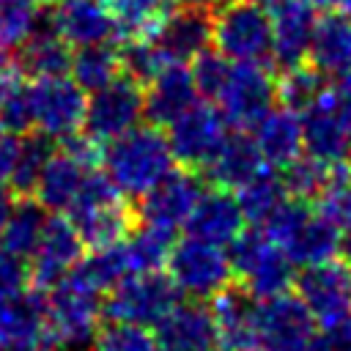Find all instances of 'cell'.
Wrapping results in <instances>:
<instances>
[{
	"label": "cell",
	"mask_w": 351,
	"mask_h": 351,
	"mask_svg": "<svg viewBox=\"0 0 351 351\" xmlns=\"http://www.w3.org/2000/svg\"><path fill=\"white\" fill-rule=\"evenodd\" d=\"M66 217L88 247L118 244L132 233V211L126 208L123 195L99 170H90L85 176L82 189Z\"/></svg>",
	"instance_id": "277c9868"
},
{
	"label": "cell",
	"mask_w": 351,
	"mask_h": 351,
	"mask_svg": "<svg viewBox=\"0 0 351 351\" xmlns=\"http://www.w3.org/2000/svg\"><path fill=\"white\" fill-rule=\"evenodd\" d=\"M167 63H192L211 47V14L206 8L173 11L154 36Z\"/></svg>",
	"instance_id": "484cf974"
},
{
	"label": "cell",
	"mask_w": 351,
	"mask_h": 351,
	"mask_svg": "<svg viewBox=\"0 0 351 351\" xmlns=\"http://www.w3.org/2000/svg\"><path fill=\"white\" fill-rule=\"evenodd\" d=\"M302 3H307V5H313V8H315V5H326V0H302Z\"/></svg>",
	"instance_id": "816d5d0a"
},
{
	"label": "cell",
	"mask_w": 351,
	"mask_h": 351,
	"mask_svg": "<svg viewBox=\"0 0 351 351\" xmlns=\"http://www.w3.org/2000/svg\"><path fill=\"white\" fill-rule=\"evenodd\" d=\"M206 351H228V348H225V346H219V343H214V346H211V348H206Z\"/></svg>",
	"instance_id": "f5cc1de1"
},
{
	"label": "cell",
	"mask_w": 351,
	"mask_h": 351,
	"mask_svg": "<svg viewBox=\"0 0 351 351\" xmlns=\"http://www.w3.org/2000/svg\"><path fill=\"white\" fill-rule=\"evenodd\" d=\"M263 170H271V167L263 165L258 148L252 145V140L247 134H228L225 145L219 148V154L206 167L211 184L230 189V192L241 189L247 181H252Z\"/></svg>",
	"instance_id": "f1b7e54d"
},
{
	"label": "cell",
	"mask_w": 351,
	"mask_h": 351,
	"mask_svg": "<svg viewBox=\"0 0 351 351\" xmlns=\"http://www.w3.org/2000/svg\"><path fill=\"white\" fill-rule=\"evenodd\" d=\"M241 211H244V219L247 222H255V225H263L269 219V214L288 197L285 195V186L277 176V170H263L261 176H255L252 181H247L241 189L233 192Z\"/></svg>",
	"instance_id": "74e56055"
},
{
	"label": "cell",
	"mask_w": 351,
	"mask_h": 351,
	"mask_svg": "<svg viewBox=\"0 0 351 351\" xmlns=\"http://www.w3.org/2000/svg\"><path fill=\"white\" fill-rule=\"evenodd\" d=\"M126 274H132V271H129V261L123 252V241H118V244H107V247H93L90 255H82L80 263L71 269L69 280H74L82 288L101 296L115 282H121Z\"/></svg>",
	"instance_id": "d6a6232c"
},
{
	"label": "cell",
	"mask_w": 351,
	"mask_h": 351,
	"mask_svg": "<svg viewBox=\"0 0 351 351\" xmlns=\"http://www.w3.org/2000/svg\"><path fill=\"white\" fill-rule=\"evenodd\" d=\"M313 5L302 0H271L269 25H271V60L280 69H291L304 63L313 27H315Z\"/></svg>",
	"instance_id": "d6986e66"
},
{
	"label": "cell",
	"mask_w": 351,
	"mask_h": 351,
	"mask_svg": "<svg viewBox=\"0 0 351 351\" xmlns=\"http://www.w3.org/2000/svg\"><path fill=\"white\" fill-rule=\"evenodd\" d=\"M165 266L178 293L195 302L217 296L233 280V269L225 247L203 241L197 236H184L181 241H173Z\"/></svg>",
	"instance_id": "52a82bcc"
},
{
	"label": "cell",
	"mask_w": 351,
	"mask_h": 351,
	"mask_svg": "<svg viewBox=\"0 0 351 351\" xmlns=\"http://www.w3.org/2000/svg\"><path fill=\"white\" fill-rule=\"evenodd\" d=\"M30 101V126L47 140H69L80 134L85 121V101L88 93L69 77H44L27 85Z\"/></svg>",
	"instance_id": "30bf717a"
},
{
	"label": "cell",
	"mask_w": 351,
	"mask_h": 351,
	"mask_svg": "<svg viewBox=\"0 0 351 351\" xmlns=\"http://www.w3.org/2000/svg\"><path fill=\"white\" fill-rule=\"evenodd\" d=\"M27 285H30V274H27L25 258L0 247V302L25 293Z\"/></svg>",
	"instance_id": "f6af8a7d"
},
{
	"label": "cell",
	"mask_w": 351,
	"mask_h": 351,
	"mask_svg": "<svg viewBox=\"0 0 351 351\" xmlns=\"http://www.w3.org/2000/svg\"><path fill=\"white\" fill-rule=\"evenodd\" d=\"M143 90L145 118L154 126H170L181 112H186L192 104H197V88L192 80V71L186 63H170L165 66Z\"/></svg>",
	"instance_id": "603a6c76"
},
{
	"label": "cell",
	"mask_w": 351,
	"mask_h": 351,
	"mask_svg": "<svg viewBox=\"0 0 351 351\" xmlns=\"http://www.w3.org/2000/svg\"><path fill=\"white\" fill-rule=\"evenodd\" d=\"M228 258L233 274L252 299L285 293L293 282V263L263 230H241V236L230 241Z\"/></svg>",
	"instance_id": "ba28073f"
},
{
	"label": "cell",
	"mask_w": 351,
	"mask_h": 351,
	"mask_svg": "<svg viewBox=\"0 0 351 351\" xmlns=\"http://www.w3.org/2000/svg\"><path fill=\"white\" fill-rule=\"evenodd\" d=\"M16 60H0V129L25 134L30 129V101L27 85L22 82Z\"/></svg>",
	"instance_id": "e575fe53"
},
{
	"label": "cell",
	"mask_w": 351,
	"mask_h": 351,
	"mask_svg": "<svg viewBox=\"0 0 351 351\" xmlns=\"http://www.w3.org/2000/svg\"><path fill=\"white\" fill-rule=\"evenodd\" d=\"M145 118L143 85L126 74H118L104 88L88 93L85 101V134L99 145L126 134Z\"/></svg>",
	"instance_id": "4fadbf2b"
},
{
	"label": "cell",
	"mask_w": 351,
	"mask_h": 351,
	"mask_svg": "<svg viewBox=\"0 0 351 351\" xmlns=\"http://www.w3.org/2000/svg\"><path fill=\"white\" fill-rule=\"evenodd\" d=\"M11 197H8V192L5 189H0V236H3V225H5V219H8V211H11Z\"/></svg>",
	"instance_id": "c3c4849f"
},
{
	"label": "cell",
	"mask_w": 351,
	"mask_h": 351,
	"mask_svg": "<svg viewBox=\"0 0 351 351\" xmlns=\"http://www.w3.org/2000/svg\"><path fill=\"white\" fill-rule=\"evenodd\" d=\"M44 299V326L47 348L52 351H90L96 332L101 326V299L99 293L82 288L74 280H63Z\"/></svg>",
	"instance_id": "3957f363"
},
{
	"label": "cell",
	"mask_w": 351,
	"mask_h": 351,
	"mask_svg": "<svg viewBox=\"0 0 351 351\" xmlns=\"http://www.w3.org/2000/svg\"><path fill=\"white\" fill-rule=\"evenodd\" d=\"M90 351H159V346L148 326L110 321L99 326Z\"/></svg>",
	"instance_id": "60d3db41"
},
{
	"label": "cell",
	"mask_w": 351,
	"mask_h": 351,
	"mask_svg": "<svg viewBox=\"0 0 351 351\" xmlns=\"http://www.w3.org/2000/svg\"><path fill=\"white\" fill-rule=\"evenodd\" d=\"M214 99L228 126L252 129L274 107L277 82L263 63H230Z\"/></svg>",
	"instance_id": "7c38bea8"
},
{
	"label": "cell",
	"mask_w": 351,
	"mask_h": 351,
	"mask_svg": "<svg viewBox=\"0 0 351 351\" xmlns=\"http://www.w3.org/2000/svg\"><path fill=\"white\" fill-rule=\"evenodd\" d=\"M244 225L247 219H244V211L236 195L230 189L214 186V189H203L184 228L189 230V236L225 247L241 236Z\"/></svg>",
	"instance_id": "44dd1931"
},
{
	"label": "cell",
	"mask_w": 351,
	"mask_h": 351,
	"mask_svg": "<svg viewBox=\"0 0 351 351\" xmlns=\"http://www.w3.org/2000/svg\"><path fill=\"white\" fill-rule=\"evenodd\" d=\"M318 324L299 296L277 293L255 304V351H315Z\"/></svg>",
	"instance_id": "8fae6325"
},
{
	"label": "cell",
	"mask_w": 351,
	"mask_h": 351,
	"mask_svg": "<svg viewBox=\"0 0 351 351\" xmlns=\"http://www.w3.org/2000/svg\"><path fill=\"white\" fill-rule=\"evenodd\" d=\"M296 296L318 329L351 318V263L332 258L307 266L296 280Z\"/></svg>",
	"instance_id": "9a60e30c"
},
{
	"label": "cell",
	"mask_w": 351,
	"mask_h": 351,
	"mask_svg": "<svg viewBox=\"0 0 351 351\" xmlns=\"http://www.w3.org/2000/svg\"><path fill=\"white\" fill-rule=\"evenodd\" d=\"M101 173L123 197H143L173 170L167 137L154 123H137L126 134L101 145Z\"/></svg>",
	"instance_id": "6da1fadb"
},
{
	"label": "cell",
	"mask_w": 351,
	"mask_h": 351,
	"mask_svg": "<svg viewBox=\"0 0 351 351\" xmlns=\"http://www.w3.org/2000/svg\"><path fill=\"white\" fill-rule=\"evenodd\" d=\"M118 74H121V52H118L110 41L77 47V52H71L69 77H71L85 93H93V90L104 88V85L112 82Z\"/></svg>",
	"instance_id": "836d02e7"
},
{
	"label": "cell",
	"mask_w": 351,
	"mask_h": 351,
	"mask_svg": "<svg viewBox=\"0 0 351 351\" xmlns=\"http://www.w3.org/2000/svg\"><path fill=\"white\" fill-rule=\"evenodd\" d=\"M326 5H332V11H335V14H340V16L351 19V0H326Z\"/></svg>",
	"instance_id": "681fc988"
},
{
	"label": "cell",
	"mask_w": 351,
	"mask_h": 351,
	"mask_svg": "<svg viewBox=\"0 0 351 351\" xmlns=\"http://www.w3.org/2000/svg\"><path fill=\"white\" fill-rule=\"evenodd\" d=\"M38 351H52V348H38Z\"/></svg>",
	"instance_id": "9f6ffc18"
},
{
	"label": "cell",
	"mask_w": 351,
	"mask_h": 351,
	"mask_svg": "<svg viewBox=\"0 0 351 351\" xmlns=\"http://www.w3.org/2000/svg\"><path fill=\"white\" fill-rule=\"evenodd\" d=\"M99 159H101V145L88 134L85 137L74 134L63 140L58 151H49L38 173V181L33 186L36 200L52 214H66L77 200L85 176L96 170Z\"/></svg>",
	"instance_id": "8992f818"
},
{
	"label": "cell",
	"mask_w": 351,
	"mask_h": 351,
	"mask_svg": "<svg viewBox=\"0 0 351 351\" xmlns=\"http://www.w3.org/2000/svg\"><path fill=\"white\" fill-rule=\"evenodd\" d=\"M255 304L244 288L228 285L211 296V318L217 329V343L228 351H255Z\"/></svg>",
	"instance_id": "4316f807"
},
{
	"label": "cell",
	"mask_w": 351,
	"mask_h": 351,
	"mask_svg": "<svg viewBox=\"0 0 351 351\" xmlns=\"http://www.w3.org/2000/svg\"><path fill=\"white\" fill-rule=\"evenodd\" d=\"M36 3H55V0H36Z\"/></svg>",
	"instance_id": "db71d44e"
},
{
	"label": "cell",
	"mask_w": 351,
	"mask_h": 351,
	"mask_svg": "<svg viewBox=\"0 0 351 351\" xmlns=\"http://www.w3.org/2000/svg\"><path fill=\"white\" fill-rule=\"evenodd\" d=\"M82 247L85 244H82L77 228L71 225V219L52 214L44 225V233H41L36 250L30 252L27 274H30L33 291L47 293L55 285H60L71 274V269L80 263Z\"/></svg>",
	"instance_id": "2e32d148"
},
{
	"label": "cell",
	"mask_w": 351,
	"mask_h": 351,
	"mask_svg": "<svg viewBox=\"0 0 351 351\" xmlns=\"http://www.w3.org/2000/svg\"><path fill=\"white\" fill-rule=\"evenodd\" d=\"M19 154H22V134H14V132L0 129V189L11 186V178H14Z\"/></svg>",
	"instance_id": "bcb514c9"
},
{
	"label": "cell",
	"mask_w": 351,
	"mask_h": 351,
	"mask_svg": "<svg viewBox=\"0 0 351 351\" xmlns=\"http://www.w3.org/2000/svg\"><path fill=\"white\" fill-rule=\"evenodd\" d=\"M315 351H351V318L321 329Z\"/></svg>",
	"instance_id": "7dc6e473"
},
{
	"label": "cell",
	"mask_w": 351,
	"mask_h": 351,
	"mask_svg": "<svg viewBox=\"0 0 351 351\" xmlns=\"http://www.w3.org/2000/svg\"><path fill=\"white\" fill-rule=\"evenodd\" d=\"M228 69H230V60L222 58L217 49H206V52H200V55L192 60V66H189L192 80H195V88H197V96L214 99L217 90H219L222 82H225Z\"/></svg>",
	"instance_id": "ee69618b"
},
{
	"label": "cell",
	"mask_w": 351,
	"mask_h": 351,
	"mask_svg": "<svg viewBox=\"0 0 351 351\" xmlns=\"http://www.w3.org/2000/svg\"><path fill=\"white\" fill-rule=\"evenodd\" d=\"M38 22L36 0H0V60L14 58L38 30Z\"/></svg>",
	"instance_id": "d590c367"
},
{
	"label": "cell",
	"mask_w": 351,
	"mask_h": 351,
	"mask_svg": "<svg viewBox=\"0 0 351 351\" xmlns=\"http://www.w3.org/2000/svg\"><path fill=\"white\" fill-rule=\"evenodd\" d=\"M252 3H271V0H252Z\"/></svg>",
	"instance_id": "11a10c76"
},
{
	"label": "cell",
	"mask_w": 351,
	"mask_h": 351,
	"mask_svg": "<svg viewBox=\"0 0 351 351\" xmlns=\"http://www.w3.org/2000/svg\"><path fill=\"white\" fill-rule=\"evenodd\" d=\"M0 351H3V346H0Z\"/></svg>",
	"instance_id": "6f0895ef"
},
{
	"label": "cell",
	"mask_w": 351,
	"mask_h": 351,
	"mask_svg": "<svg viewBox=\"0 0 351 351\" xmlns=\"http://www.w3.org/2000/svg\"><path fill=\"white\" fill-rule=\"evenodd\" d=\"M159 351H206L217 343V329L211 310L200 302H178L156 324Z\"/></svg>",
	"instance_id": "d4e9b609"
},
{
	"label": "cell",
	"mask_w": 351,
	"mask_h": 351,
	"mask_svg": "<svg viewBox=\"0 0 351 351\" xmlns=\"http://www.w3.org/2000/svg\"><path fill=\"white\" fill-rule=\"evenodd\" d=\"M47 208L27 197V195H19V200L11 203V211H8V219L3 225V236H0V247H5L8 252L19 255V258H30V252L36 250L41 233H44V225H47Z\"/></svg>",
	"instance_id": "1f68e13d"
},
{
	"label": "cell",
	"mask_w": 351,
	"mask_h": 351,
	"mask_svg": "<svg viewBox=\"0 0 351 351\" xmlns=\"http://www.w3.org/2000/svg\"><path fill=\"white\" fill-rule=\"evenodd\" d=\"M274 82H277V99L285 107L296 110V112H302L324 90L321 74L313 66H304V63L291 66V69H282L280 80H274Z\"/></svg>",
	"instance_id": "ab89813d"
},
{
	"label": "cell",
	"mask_w": 351,
	"mask_h": 351,
	"mask_svg": "<svg viewBox=\"0 0 351 351\" xmlns=\"http://www.w3.org/2000/svg\"><path fill=\"white\" fill-rule=\"evenodd\" d=\"M47 25L69 47L104 44L118 36L104 0H55Z\"/></svg>",
	"instance_id": "ac0fdd59"
},
{
	"label": "cell",
	"mask_w": 351,
	"mask_h": 351,
	"mask_svg": "<svg viewBox=\"0 0 351 351\" xmlns=\"http://www.w3.org/2000/svg\"><path fill=\"white\" fill-rule=\"evenodd\" d=\"M181 302L178 288L162 271H134L110 288V296L101 302V310L110 321L156 326L176 304Z\"/></svg>",
	"instance_id": "9c48e42d"
},
{
	"label": "cell",
	"mask_w": 351,
	"mask_h": 351,
	"mask_svg": "<svg viewBox=\"0 0 351 351\" xmlns=\"http://www.w3.org/2000/svg\"><path fill=\"white\" fill-rule=\"evenodd\" d=\"M0 346L3 351H38L47 348L44 293L25 291L0 302Z\"/></svg>",
	"instance_id": "cb8c5ba5"
},
{
	"label": "cell",
	"mask_w": 351,
	"mask_h": 351,
	"mask_svg": "<svg viewBox=\"0 0 351 351\" xmlns=\"http://www.w3.org/2000/svg\"><path fill=\"white\" fill-rule=\"evenodd\" d=\"M250 132H252L250 134L252 145L258 148L263 165L271 167V170L288 167L304 151V143H302V118H299L296 110H291L285 104L271 107Z\"/></svg>",
	"instance_id": "7402d4cb"
},
{
	"label": "cell",
	"mask_w": 351,
	"mask_h": 351,
	"mask_svg": "<svg viewBox=\"0 0 351 351\" xmlns=\"http://www.w3.org/2000/svg\"><path fill=\"white\" fill-rule=\"evenodd\" d=\"M307 58L321 77L343 80L351 74V19L326 14L315 19Z\"/></svg>",
	"instance_id": "83f0119b"
},
{
	"label": "cell",
	"mask_w": 351,
	"mask_h": 351,
	"mask_svg": "<svg viewBox=\"0 0 351 351\" xmlns=\"http://www.w3.org/2000/svg\"><path fill=\"white\" fill-rule=\"evenodd\" d=\"M118 52H121V71L137 80L140 85L151 82L165 66H170L154 38H129L126 47Z\"/></svg>",
	"instance_id": "b9f144b4"
},
{
	"label": "cell",
	"mask_w": 351,
	"mask_h": 351,
	"mask_svg": "<svg viewBox=\"0 0 351 351\" xmlns=\"http://www.w3.org/2000/svg\"><path fill=\"white\" fill-rule=\"evenodd\" d=\"M228 123L211 104H192L167 126L173 162L186 170H206L228 140Z\"/></svg>",
	"instance_id": "5bb4252c"
},
{
	"label": "cell",
	"mask_w": 351,
	"mask_h": 351,
	"mask_svg": "<svg viewBox=\"0 0 351 351\" xmlns=\"http://www.w3.org/2000/svg\"><path fill=\"white\" fill-rule=\"evenodd\" d=\"M261 230L288 255L293 266H315L337 255V228L307 200L285 197Z\"/></svg>",
	"instance_id": "7a4b0ae2"
},
{
	"label": "cell",
	"mask_w": 351,
	"mask_h": 351,
	"mask_svg": "<svg viewBox=\"0 0 351 351\" xmlns=\"http://www.w3.org/2000/svg\"><path fill=\"white\" fill-rule=\"evenodd\" d=\"M302 118V143L307 156L335 167L346 165L348 159V134L335 112V104L329 99V88L324 90L299 112Z\"/></svg>",
	"instance_id": "ffe728a7"
},
{
	"label": "cell",
	"mask_w": 351,
	"mask_h": 351,
	"mask_svg": "<svg viewBox=\"0 0 351 351\" xmlns=\"http://www.w3.org/2000/svg\"><path fill=\"white\" fill-rule=\"evenodd\" d=\"M203 195V184L195 176V170L173 167L159 184H154L137 206L140 225H151L159 230L176 233L181 225H186L197 197Z\"/></svg>",
	"instance_id": "e0dca14e"
},
{
	"label": "cell",
	"mask_w": 351,
	"mask_h": 351,
	"mask_svg": "<svg viewBox=\"0 0 351 351\" xmlns=\"http://www.w3.org/2000/svg\"><path fill=\"white\" fill-rule=\"evenodd\" d=\"M49 143L47 137L41 134H33V137H22V154H19V162H16V170H14V178H11V189H16L19 195H33V186L38 181V173L49 156Z\"/></svg>",
	"instance_id": "7bdbcfd3"
},
{
	"label": "cell",
	"mask_w": 351,
	"mask_h": 351,
	"mask_svg": "<svg viewBox=\"0 0 351 351\" xmlns=\"http://www.w3.org/2000/svg\"><path fill=\"white\" fill-rule=\"evenodd\" d=\"M176 3H181L184 8H214V5H219L222 0H176Z\"/></svg>",
	"instance_id": "f907efd6"
},
{
	"label": "cell",
	"mask_w": 351,
	"mask_h": 351,
	"mask_svg": "<svg viewBox=\"0 0 351 351\" xmlns=\"http://www.w3.org/2000/svg\"><path fill=\"white\" fill-rule=\"evenodd\" d=\"M14 58H16L19 71L30 80L60 77V74H69L71 47L47 25V27H38Z\"/></svg>",
	"instance_id": "f546056e"
},
{
	"label": "cell",
	"mask_w": 351,
	"mask_h": 351,
	"mask_svg": "<svg viewBox=\"0 0 351 351\" xmlns=\"http://www.w3.org/2000/svg\"><path fill=\"white\" fill-rule=\"evenodd\" d=\"M211 44L230 63H263L271 58L269 11L252 0H222L211 14Z\"/></svg>",
	"instance_id": "5b68a950"
},
{
	"label": "cell",
	"mask_w": 351,
	"mask_h": 351,
	"mask_svg": "<svg viewBox=\"0 0 351 351\" xmlns=\"http://www.w3.org/2000/svg\"><path fill=\"white\" fill-rule=\"evenodd\" d=\"M329 165L313 159V156H299L293 159L288 167L280 170V181L285 186V195L288 197H296V200H313L321 195L326 178H329Z\"/></svg>",
	"instance_id": "f35d334b"
},
{
	"label": "cell",
	"mask_w": 351,
	"mask_h": 351,
	"mask_svg": "<svg viewBox=\"0 0 351 351\" xmlns=\"http://www.w3.org/2000/svg\"><path fill=\"white\" fill-rule=\"evenodd\" d=\"M118 36L154 38L165 19L176 11V0H104Z\"/></svg>",
	"instance_id": "4dcf8cb0"
},
{
	"label": "cell",
	"mask_w": 351,
	"mask_h": 351,
	"mask_svg": "<svg viewBox=\"0 0 351 351\" xmlns=\"http://www.w3.org/2000/svg\"><path fill=\"white\" fill-rule=\"evenodd\" d=\"M173 247V233L151 225H140L134 233L123 239V252L129 261V271H159L167 263Z\"/></svg>",
	"instance_id": "8d00e7d4"
}]
</instances>
